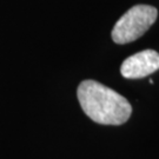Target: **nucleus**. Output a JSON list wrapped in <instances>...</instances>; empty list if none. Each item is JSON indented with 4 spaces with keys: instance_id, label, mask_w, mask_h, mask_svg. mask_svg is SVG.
<instances>
[{
    "instance_id": "obj_1",
    "label": "nucleus",
    "mask_w": 159,
    "mask_h": 159,
    "mask_svg": "<svg viewBox=\"0 0 159 159\" xmlns=\"http://www.w3.org/2000/svg\"><path fill=\"white\" fill-rule=\"evenodd\" d=\"M78 100L85 114L102 125H121L132 113L125 97L96 80H84L77 90Z\"/></svg>"
},
{
    "instance_id": "obj_2",
    "label": "nucleus",
    "mask_w": 159,
    "mask_h": 159,
    "mask_svg": "<svg viewBox=\"0 0 159 159\" xmlns=\"http://www.w3.org/2000/svg\"><path fill=\"white\" fill-rule=\"evenodd\" d=\"M158 11L153 6L136 5L125 12L112 30L116 44H127L140 38L157 20Z\"/></svg>"
},
{
    "instance_id": "obj_3",
    "label": "nucleus",
    "mask_w": 159,
    "mask_h": 159,
    "mask_svg": "<svg viewBox=\"0 0 159 159\" xmlns=\"http://www.w3.org/2000/svg\"><path fill=\"white\" fill-rule=\"evenodd\" d=\"M159 70V53L154 50H144L126 58L121 64L120 73L127 79L148 77Z\"/></svg>"
}]
</instances>
